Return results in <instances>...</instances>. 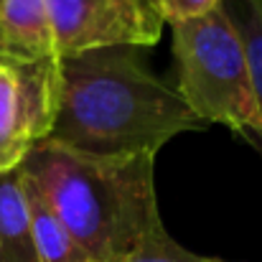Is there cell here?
I'll list each match as a JSON object with an SVG mask.
<instances>
[{
	"label": "cell",
	"mask_w": 262,
	"mask_h": 262,
	"mask_svg": "<svg viewBox=\"0 0 262 262\" xmlns=\"http://www.w3.org/2000/svg\"><path fill=\"white\" fill-rule=\"evenodd\" d=\"M204 127L135 46L59 59L56 110L46 135L56 145L87 156H158L176 135Z\"/></svg>",
	"instance_id": "6da1fadb"
},
{
	"label": "cell",
	"mask_w": 262,
	"mask_h": 262,
	"mask_svg": "<svg viewBox=\"0 0 262 262\" xmlns=\"http://www.w3.org/2000/svg\"><path fill=\"white\" fill-rule=\"evenodd\" d=\"M20 171L92 262H120L163 227L156 153L87 156L38 140Z\"/></svg>",
	"instance_id": "7a4b0ae2"
},
{
	"label": "cell",
	"mask_w": 262,
	"mask_h": 262,
	"mask_svg": "<svg viewBox=\"0 0 262 262\" xmlns=\"http://www.w3.org/2000/svg\"><path fill=\"white\" fill-rule=\"evenodd\" d=\"M176 92L204 122H219L239 133L262 153V120L257 112L247 54L224 8L173 23Z\"/></svg>",
	"instance_id": "3957f363"
},
{
	"label": "cell",
	"mask_w": 262,
	"mask_h": 262,
	"mask_svg": "<svg viewBox=\"0 0 262 262\" xmlns=\"http://www.w3.org/2000/svg\"><path fill=\"white\" fill-rule=\"evenodd\" d=\"M59 59L99 49L158 43L163 20L143 0H46Z\"/></svg>",
	"instance_id": "277c9868"
},
{
	"label": "cell",
	"mask_w": 262,
	"mask_h": 262,
	"mask_svg": "<svg viewBox=\"0 0 262 262\" xmlns=\"http://www.w3.org/2000/svg\"><path fill=\"white\" fill-rule=\"evenodd\" d=\"M59 59L0 67V173L20 168L33 143L46 140L56 110Z\"/></svg>",
	"instance_id": "5b68a950"
},
{
	"label": "cell",
	"mask_w": 262,
	"mask_h": 262,
	"mask_svg": "<svg viewBox=\"0 0 262 262\" xmlns=\"http://www.w3.org/2000/svg\"><path fill=\"white\" fill-rule=\"evenodd\" d=\"M54 59L46 0H0V64L36 67Z\"/></svg>",
	"instance_id": "8992f818"
},
{
	"label": "cell",
	"mask_w": 262,
	"mask_h": 262,
	"mask_svg": "<svg viewBox=\"0 0 262 262\" xmlns=\"http://www.w3.org/2000/svg\"><path fill=\"white\" fill-rule=\"evenodd\" d=\"M0 262H41L31 234L23 173H0Z\"/></svg>",
	"instance_id": "52a82bcc"
},
{
	"label": "cell",
	"mask_w": 262,
	"mask_h": 262,
	"mask_svg": "<svg viewBox=\"0 0 262 262\" xmlns=\"http://www.w3.org/2000/svg\"><path fill=\"white\" fill-rule=\"evenodd\" d=\"M23 193H26L31 234H33L41 262H92L87 252L79 247V242L61 224V219L54 214V209L46 204V199L38 193V188L26 176H23Z\"/></svg>",
	"instance_id": "ba28073f"
},
{
	"label": "cell",
	"mask_w": 262,
	"mask_h": 262,
	"mask_svg": "<svg viewBox=\"0 0 262 262\" xmlns=\"http://www.w3.org/2000/svg\"><path fill=\"white\" fill-rule=\"evenodd\" d=\"M222 8L242 38L252 92L262 120V0H222Z\"/></svg>",
	"instance_id": "9c48e42d"
},
{
	"label": "cell",
	"mask_w": 262,
	"mask_h": 262,
	"mask_svg": "<svg viewBox=\"0 0 262 262\" xmlns=\"http://www.w3.org/2000/svg\"><path fill=\"white\" fill-rule=\"evenodd\" d=\"M120 262H229V260L196 255V252L186 250L183 245H178L173 237L166 232V227H158L156 232H150L127 257H122Z\"/></svg>",
	"instance_id": "30bf717a"
},
{
	"label": "cell",
	"mask_w": 262,
	"mask_h": 262,
	"mask_svg": "<svg viewBox=\"0 0 262 262\" xmlns=\"http://www.w3.org/2000/svg\"><path fill=\"white\" fill-rule=\"evenodd\" d=\"M163 23H183L191 18H199L209 10H214L216 5H222V0H143Z\"/></svg>",
	"instance_id": "8fae6325"
},
{
	"label": "cell",
	"mask_w": 262,
	"mask_h": 262,
	"mask_svg": "<svg viewBox=\"0 0 262 262\" xmlns=\"http://www.w3.org/2000/svg\"><path fill=\"white\" fill-rule=\"evenodd\" d=\"M0 67H3V64H0Z\"/></svg>",
	"instance_id": "7c38bea8"
}]
</instances>
